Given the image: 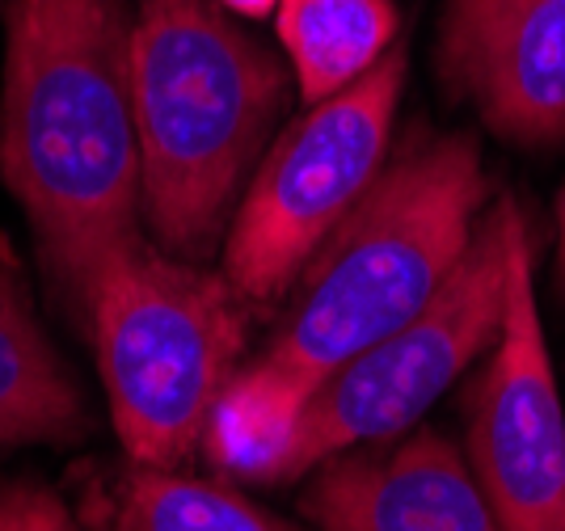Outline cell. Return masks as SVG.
Returning a JSON list of instances; mask_svg holds the SVG:
<instances>
[{
  "label": "cell",
  "instance_id": "7c38bea8",
  "mask_svg": "<svg viewBox=\"0 0 565 531\" xmlns=\"http://www.w3.org/2000/svg\"><path fill=\"white\" fill-rule=\"evenodd\" d=\"M97 531H291L282 519L220 481L131 464L97 489Z\"/></svg>",
  "mask_w": 565,
  "mask_h": 531
},
{
  "label": "cell",
  "instance_id": "3957f363",
  "mask_svg": "<svg viewBox=\"0 0 565 531\" xmlns=\"http://www.w3.org/2000/svg\"><path fill=\"white\" fill-rule=\"evenodd\" d=\"M486 208L481 148L469 136L414 131L308 257L291 283L287 321L249 363L308 405L342 363L388 338L439 291Z\"/></svg>",
  "mask_w": 565,
  "mask_h": 531
},
{
  "label": "cell",
  "instance_id": "30bf717a",
  "mask_svg": "<svg viewBox=\"0 0 565 531\" xmlns=\"http://www.w3.org/2000/svg\"><path fill=\"white\" fill-rule=\"evenodd\" d=\"M89 435V405L51 347L18 270L0 262V452Z\"/></svg>",
  "mask_w": 565,
  "mask_h": 531
},
{
  "label": "cell",
  "instance_id": "ba28073f",
  "mask_svg": "<svg viewBox=\"0 0 565 531\" xmlns=\"http://www.w3.org/2000/svg\"><path fill=\"white\" fill-rule=\"evenodd\" d=\"M439 72L507 144L565 139V0H448Z\"/></svg>",
  "mask_w": 565,
  "mask_h": 531
},
{
  "label": "cell",
  "instance_id": "7a4b0ae2",
  "mask_svg": "<svg viewBox=\"0 0 565 531\" xmlns=\"http://www.w3.org/2000/svg\"><path fill=\"white\" fill-rule=\"evenodd\" d=\"M287 102L270 46L215 0H131V110L152 241L207 262Z\"/></svg>",
  "mask_w": 565,
  "mask_h": 531
},
{
  "label": "cell",
  "instance_id": "5bb4252c",
  "mask_svg": "<svg viewBox=\"0 0 565 531\" xmlns=\"http://www.w3.org/2000/svg\"><path fill=\"white\" fill-rule=\"evenodd\" d=\"M0 531H85L72 510L34 481L0 489Z\"/></svg>",
  "mask_w": 565,
  "mask_h": 531
},
{
  "label": "cell",
  "instance_id": "9a60e30c",
  "mask_svg": "<svg viewBox=\"0 0 565 531\" xmlns=\"http://www.w3.org/2000/svg\"><path fill=\"white\" fill-rule=\"evenodd\" d=\"M215 4L236 13V18H266V13L279 9V0H215Z\"/></svg>",
  "mask_w": 565,
  "mask_h": 531
},
{
  "label": "cell",
  "instance_id": "6da1fadb",
  "mask_svg": "<svg viewBox=\"0 0 565 531\" xmlns=\"http://www.w3.org/2000/svg\"><path fill=\"white\" fill-rule=\"evenodd\" d=\"M0 182L85 329L102 266L143 236L131 0H4Z\"/></svg>",
  "mask_w": 565,
  "mask_h": 531
},
{
  "label": "cell",
  "instance_id": "8fae6325",
  "mask_svg": "<svg viewBox=\"0 0 565 531\" xmlns=\"http://www.w3.org/2000/svg\"><path fill=\"white\" fill-rule=\"evenodd\" d=\"M279 43L305 106L354 85L397 46L393 0H279Z\"/></svg>",
  "mask_w": 565,
  "mask_h": 531
},
{
  "label": "cell",
  "instance_id": "8992f818",
  "mask_svg": "<svg viewBox=\"0 0 565 531\" xmlns=\"http://www.w3.org/2000/svg\"><path fill=\"white\" fill-rule=\"evenodd\" d=\"M405 68L409 55L397 43L376 68L308 106L266 148L224 236V278L245 304L287 296L308 257L376 182L393 144Z\"/></svg>",
  "mask_w": 565,
  "mask_h": 531
},
{
  "label": "cell",
  "instance_id": "52a82bcc",
  "mask_svg": "<svg viewBox=\"0 0 565 531\" xmlns=\"http://www.w3.org/2000/svg\"><path fill=\"white\" fill-rule=\"evenodd\" d=\"M469 464L502 531H565V410L519 224L507 312L469 396Z\"/></svg>",
  "mask_w": 565,
  "mask_h": 531
},
{
  "label": "cell",
  "instance_id": "9c48e42d",
  "mask_svg": "<svg viewBox=\"0 0 565 531\" xmlns=\"http://www.w3.org/2000/svg\"><path fill=\"white\" fill-rule=\"evenodd\" d=\"M300 510L321 531H502L472 464L430 426L321 460Z\"/></svg>",
  "mask_w": 565,
  "mask_h": 531
},
{
  "label": "cell",
  "instance_id": "5b68a950",
  "mask_svg": "<svg viewBox=\"0 0 565 531\" xmlns=\"http://www.w3.org/2000/svg\"><path fill=\"white\" fill-rule=\"evenodd\" d=\"M519 224L523 215L511 199L486 208L439 291L409 321L342 363L308 396L279 481L305 477L347 447L405 435L448 393L456 375H465L494 347L507 312L511 245Z\"/></svg>",
  "mask_w": 565,
  "mask_h": 531
},
{
  "label": "cell",
  "instance_id": "4fadbf2b",
  "mask_svg": "<svg viewBox=\"0 0 565 531\" xmlns=\"http://www.w3.org/2000/svg\"><path fill=\"white\" fill-rule=\"evenodd\" d=\"M300 414H305V401L291 389H282L275 375L249 363L236 371L212 405L207 431H203L207 456L228 477L279 481L296 443Z\"/></svg>",
  "mask_w": 565,
  "mask_h": 531
},
{
  "label": "cell",
  "instance_id": "2e32d148",
  "mask_svg": "<svg viewBox=\"0 0 565 531\" xmlns=\"http://www.w3.org/2000/svg\"><path fill=\"white\" fill-rule=\"evenodd\" d=\"M557 262H562V278H565V194L557 203Z\"/></svg>",
  "mask_w": 565,
  "mask_h": 531
},
{
  "label": "cell",
  "instance_id": "277c9868",
  "mask_svg": "<svg viewBox=\"0 0 565 531\" xmlns=\"http://www.w3.org/2000/svg\"><path fill=\"white\" fill-rule=\"evenodd\" d=\"M118 443L131 464L173 468L203 443L245 347V296L152 236L122 245L94 287L89 325Z\"/></svg>",
  "mask_w": 565,
  "mask_h": 531
}]
</instances>
